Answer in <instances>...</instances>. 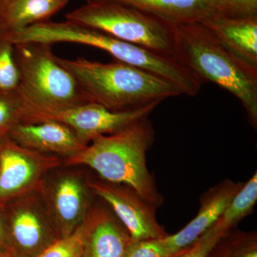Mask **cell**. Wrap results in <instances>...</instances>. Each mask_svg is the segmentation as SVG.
<instances>
[{"mask_svg": "<svg viewBox=\"0 0 257 257\" xmlns=\"http://www.w3.org/2000/svg\"><path fill=\"white\" fill-rule=\"evenodd\" d=\"M155 140L151 121L144 118L116 133L97 137L82 151L62 159V162L68 167H89L103 180L128 186L160 207L164 197L147 164V152Z\"/></svg>", "mask_w": 257, "mask_h": 257, "instance_id": "6da1fadb", "label": "cell"}, {"mask_svg": "<svg viewBox=\"0 0 257 257\" xmlns=\"http://www.w3.org/2000/svg\"><path fill=\"white\" fill-rule=\"evenodd\" d=\"M57 59L73 75L88 102L110 111L133 110L183 95L170 81L119 61Z\"/></svg>", "mask_w": 257, "mask_h": 257, "instance_id": "7a4b0ae2", "label": "cell"}, {"mask_svg": "<svg viewBox=\"0 0 257 257\" xmlns=\"http://www.w3.org/2000/svg\"><path fill=\"white\" fill-rule=\"evenodd\" d=\"M17 40L20 43L37 42L53 45L63 42L94 47L107 52L115 60L170 81L177 85L183 94L189 96H197L203 85L202 81L178 60L154 53L99 30L67 20H47L35 24L18 32Z\"/></svg>", "mask_w": 257, "mask_h": 257, "instance_id": "3957f363", "label": "cell"}, {"mask_svg": "<svg viewBox=\"0 0 257 257\" xmlns=\"http://www.w3.org/2000/svg\"><path fill=\"white\" fill-rule=\"evenodd\" d=\"M175 28L182 63L203 83H214L236 97L256 130L257 72L223 48L202 23L182 24Z\"/></svg>", "mask_w": 257, "mask_h": 257, "instance_id": "277c9868", "label": "cell"}, {"mask_svg": "<svg viewBox=\"0 0 257 257\" xmlns=\"http://www.w3.org/2000/svg\"><path fill=\"white\" fill-rule=\"evenodd\" d=\"M14 45L20 74L18 90L26 105L23 119L29 115L55 112L88 102L73 75L57 61L52 45L37 42Z\"/></svg>", "mask_w": 257, "mask_h": 257, "instance_id": "5b68a950", "label": "cell"}, {"mask_svg": "<svg viewBox=\"0 0 257 257\" xmlns=\"http://www.w3.org/2000/svg\"><path fill=\"white\" fill-rule=\"evenodd\" d=\"M65 18L67 21L182 62L176 25L133 7L108 0H89L67 13Z\"/></svg>", "mask_w": 257, "mask_h": 257, "instance_id": "8992f818", "label": "cell"}, {"mask_svg": "<svg viewBox=\"0 0 257 257\" xmlns=\"http://www.w3.org/2000/svg\"><path fill=\"white\" fill-rule=\"evenodd\" d=\"M8 246L16 257H37L58 233L40 192L30 193L0 206Z\"/></svg>", "mask_w": 257, "mask_h": 257, "instance_id": "52a82bcc", "label": "cell"}, {"mask_svg": "<svg viewBox=\"0 0 257 257\" xmlns=\"http://www.w3.org/2000/svg\"><path fill=\"white\" fill-rule=\"evenodd\" d=\"M39 192L60 238L69 236L85 221L96 197L87 176L64 165L47 174Z\"/></svg>", "mask_w": 257, "mask_h": 257, "instance_id": "ba28073f", "label": "cell"}, {"mask_svg": "<svg viewBox=\"0 0 257 257\" xmlns=\"http://www.w3.org/2000/svg\"><path fill=\"white\" fill-rule=\"evenodd\" d=\"M63 165L62 158L19 145L10 137L0 141V206L39 192L47 174Z\"/></svg>", "mask_w": 257, "mask_h": 257, "instance_id": "9c48e42d", "label": "cell"}, {"mask_svg": "<svg viewBox=\"0 0 257 257\" xmlns=\"http://www.w3.org/2000/svg\"><path fill=\"white\" fill-rule=\"evenodd\" d=\"M159 104L154 103L133 110L113 111L96 103L87 102L55 112L29 115L24 118L23 123L60 121L72 128L87 145L97 137L116 133L138 120L149 117Z\"/></svg>", "mask_w": 257, "mask_h": 257, "instance_id": "30bf717a", "label": "cell"}, {"mask_svg": "<svg viewBox=\"0 0 257 257\" xmlns=\"http://www.w3.org/2000/svg\"><path fill=\"white\" fill-rule=\"evenodd\" d=\"M87 182L96 197L105 202L124 225L133 241L162 239L168 235L157 221V207L135 189L99 177H87Z\"/></svg>", "mask_w": 257, "mask_h": 257, "instance_id": "8fae6325", "label": "cell"}, {"mask_svg": "<svg viewBox=\"0 0 257 257\" xmlns=\"http://www.w3.org/2000/svg\"><path fill=\"white\" fill-rule=\"evenodd\" d=\"M243 184L226 179L208 189L200 198L197 216L179 232L164 238L171 253L175 256L188 248L212 227Z\"/></svg>", "mask_w": 257, "mask_h": 257, "instance_id": "7c38bea8", "label": "cell"}, {"mask_svg": "<svg viewBox=\"0 0 257 257\" xmlns=\"http://www.w3.org/2000/svg\"><path fill=\"white\" fill-rule=\"evenodd\" d=\"M221 47L257 72V16L216 14L201 22Z\"/></svg>", "mask_w": 257, "mask_h": 257, "instance_id": "4fadbf2b", "label": "cell"}, {"mask_svg": "<svg viewBox=\"0 0 257 257\" xmlns=\"http://www.w3.org/2000/svg\"><path fill=\"white\" fill-rule=\"evenodd\" d=\"M9 137L22 146L62 159L73 156L87 146L72 128L57 121L20 123L10 132Z\"/></svg>", "mask_w": 257, "mask_h": 257, "instance_id": "5bb4252c", "label": "cell"}, {"mask_svg": "<svg viewBox=\"0 0 257 257\" xmlns=\"http://www.w3.org/2000/svg\"><path fill=\"white\" fill-rule=\"evenodd\" d=\"M94 211L82 257H124L132 241L127 230L102 200L94 202Z\"/></svg>", "mask_w": 257, "mask_h": 257, "instance_id": "9a60e30c", "label": "cell"}, {"mask_svg": "<svg viewBox=\"0 0 257 257\" xmlns=\"http://www.w3.org/2000/svg\"><path fill=\"white\" fill-rule=\"evenodd\" d=\"M133 7L173 25L201 23L224 14L219 0H108Z\"/></svg>", "mask_w": 257, "mask_h": 257, "instance_id": "2e32d148", "label": "cell"}, {"mask_svg": "<svg viewBox=\"0 0 257 257\" xmlns=\"http://www.w3.org/2000/svg\"><path fill=\"white\" fill-rule=\"evenodd\" d=\"M70 0H14L0 16V35L5 36L42 22L63 9Z\"/></svg>", "mask_w": 257, "mask_h": 257, "instance_id": "e0dca14e", "label": "cell"}, {"mask_svg": "<svg viewBox=\"0 0 257 257\" xmlns=\"http://www.w3.org/2000/svg\"><path fill=\"white\" fill-rule=\"evenodd\" d=\"M256 202L257 172H255L231 199L216 221V226L224 231H231L240 221L252 212Z\"/></svg>", "mask_w": 257, "mask_h": 257, "instance_id": "ac0fdd59", "label": "cell"}, {"mask_svg": "<svg viewBox=\"0 0 257 257\" xmlns=\"http://www.w3.org/2000/svg\"><path fill=\"white\" fill-rule=\"evenodd\" d=\"M94 219L93 204L85 221L73 233L66 237L59 238L37 257H82Z\"/></svg>", "mask_w": 257, "mask_h": 257, "instance_id": "d6986e66", "label": "cell"}, {"mask_svg": "<svg viewBox=\"0 0 257 257\" xmlns=\"http://www.w3.org/2000/svg\"><path fill=\"white\" fill-rule=\"evenodd\" d=\"M26 105L18 89L0 94V141L23 122Z\"/></svg>", "mask_w": 257, "mask_h": 257, "instance_id": "ffe728a7", "label": "cell"}, {"mask_svg": "<svg viewBox=\"0 0 257 257\" xmlns=\"http://www.w3.org/2000/svg\"><path fill=\"white\" fill-rule=\"evenodd\" d=\"M20 80L15 45L0 36V94L17 90Z\"/></svg>", "mask_w": 257, "mask_h": 257, "instance_id": "44dd1931", "label": "cell"}, {"mask_svg": "<svg viewBox=\"0 0 257 257\" xmlns=\"http://www.w3.org/2000/svg\"><path fill=\"white\" fill-rule=\"evenodd\" d=\"M229 231H224L214 224L190 246L173 257H209L216 244Z\"/></svg>", "mask_w": 257, "mask_h": 257, "instance_id": "7402d4cb", "label": "cell"}, {"mask_svg": "<svg viewBox=\"0 0 257 257\" xmlns=\"http://www.w3.org/2000/svg\"><path fill=\"white\" fill-rule=\"evenodd\" d=\"M173 256L166 245L164 238L140 241L132 240L124 255V257Z\"/></svg>", "mask_w": 257, "mask_h": 257, "instance_id": "603a6c76", "label": "cell"}, {"mask_svg": "<svg viewBox=\"0 0 257 257\" xmlns=\"http://www.w3.org/2000/svg\"><path fill=\"white\" fill-rule=\"evenodd\" d=\"M224 15L234 17L257 16V0H219Z\"/></svg>", "mask_w": 257, "mask_h": 257, "instance_id": "cb8c5ba5", "label": "cell"}, {"mask_svg": "<svg viewBox=\"0 0 257 257\" xmlns=\"http://www.w3.org/2000/svg\"><path fill=\"white\" fill-rule=\"evenodd\" d=\"M230 257H257L256 241L240 245Z\"/></svg>", "mask_w": 257, "mask_h": 257, "instance_id": "d4e9b609", "label": "cell"}, {"mask_svg": "<svg viewBox=\"0 0 257 257\" xmlns=\"http://www.w3.org/2000/svg\"><path fill=\"white\" fill-rule=\"evenodd\" d=\"M0 248L10 251L9 246H8V238H7L4 218H3V211H2L1 208H0Z\"/></svg>", "mask_w": 257, "mask_h": 257, "instance_id": "484cf974", "label": "cell"}, {"mask_svg": "<svg viewBox=\"0 0 257 257\" xmlns=\"http://www.w3.org/2000/svg\"><path fill=\"white\" fill-rule=\"evenodd\" d=\"M13 1L14 0H0V16L5 13V10Z\"/></svg>", "mask_w": 257, "mask_h": 257, "instance_id": "4316f807", "label": "cell"}, {"mask_svg": "<svg viewBox=\"0 0 257 257\" xmlns=\"http://www.w3.org/2000/svg\"><path fill=\"white\" fill-rule=\"evenodd\" d=\"M0 257H16L13 253L8 250L1 249L0 248Z\"/></svg>", "mask_w": 257, "mask_h": 257, "instance_id": "83f0119b", "label": "cell"}]
</instances>
